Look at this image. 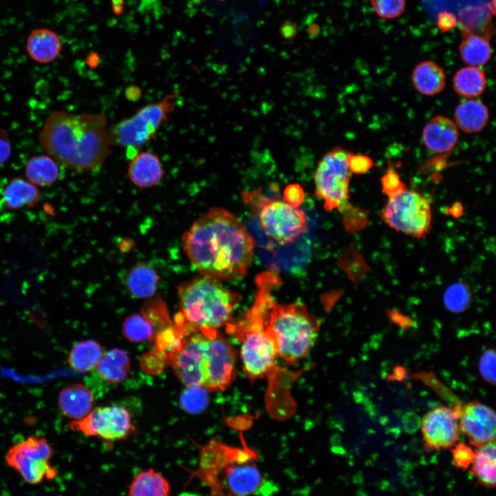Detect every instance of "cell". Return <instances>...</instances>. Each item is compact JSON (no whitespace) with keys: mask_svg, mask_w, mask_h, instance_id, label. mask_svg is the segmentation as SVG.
I'll return each instance as SVG.
<instances>
[{"mask_svg":"<svg viewBox=\"0 0 496 496\" xmlns=\"http://www.w3.org/2000/svg\"><path fill=\"white\" fill-rule=\"evenodd\" d=\"M182 241L200 273L220 281L244 276L253 259L251 236L235 215L221 207H212L196 219Z\"/></svg>","mask_w":496,"mask_h":496,"instance_id":"1","label":"cell"},{"mask_svg":"<svg viewBox=\"0 0 496 496\" xmlns=\"http://www.w3.org/2000/svg\"><path fill=\"white\" fill-rule=\"evenodd\" d=\"M107 116L58 110L46 118L38 139L46 153L76 173L99 171L112 146Z\"/></svg>","mask_w":496,"mask_h":496,"instance_id":"2","label":"cell"},{"mask_svg":"<svg viewBox=\"0 0 496 496\" xmlns=\"http://www.w3.org/2000/svg\"><path fill=\"white\" fill-rule=\"evenodd\" d=\"M178 297L180 311L176 326L183 335L217 331L227 325L240 300L220 280L202 274L179 286Z\"/></svg>","mask_w":496,"mask_h":496,"instance_id":"3","label":"cell"},{"mask_svg":"<svg viewBox=\"0 0 496 496\" xmlns=\"http://www.w3.org/2000/svg\"><path fill=\"white\" fill-rule=\"evenodd\" d=\"M194 473L215 495H248L271 490L254 463L243 456L237 459V451L216 440L203 448L198 469Z\"/></svg>","mask_w":496,"mask_h":496,"instance_id":"4","label":"cell"},{"mask_svg":"<svg viewBox=\"0 0 496 496\" xmlns=\"http://www.w3.org/2000/svg\"><path fill=\"white\" fill-rule=\"evenodd\" d=\"M270 291L266 298V322L276 342L278 357L294 364L310 352L320 323L304 304H279Z\"/></svg>","mask_w":496,"mask_h":496,"instance_id":"5","label":"cell"},{"mask_svg":"<svg viewBox=\"0 0 496 496\" xmlns=\"http://www.w3.org/2000/svg\"><path fill=\"white\" fill-rule=\"evenodd\" d=\"M266 295L258 289L252 307L242 319L231 320L227 330L240 343L243 371L251 380L268 374L278 358L274 338L266 322Z\"/></svg>","mask_w":496,"mask_h":496,"instance_id":"6","label":"cell"},{"mask_svg":"<svg viewBox=\"0 0 496 496\" xmlns=\"http://www.w3.org/2000/svg\"><path fill=\"white\" fill-rule=\"evenodd\" d=\"M178 95V92L169 93L110 126L111 145L136 151L156 138L161 127L174 111Z\"/></svg>","mask_w":496,"mask_h":496,"instance_id":"7","label":"cell"},{"mask_svg":"<svg viewBox=\"0 0 496 496\" xmlns=\"http://www.w3.org/2000/svg\"><path fill=\"white\" fill-rule=\"evenodd\" d=\"M242 198L257 214L265 234L280 244L295 241L307 228L303 211L283 198L267 197L260 188L243 192Z\"/></svg>","mask_w":496,"mask_h":496,"instance_id":"8","label":"cell"},{"mask_svg":"<svg viewBox=\"0 0 496 496\" xmlns=\"http://www.w3.org/2000/svg\"><path fill=\"white\" fill-rule=\"evenodd\" d=\"M194 359L203 386L209 391L225 389L235 376L236 351L217 331H206L197 335Z\"/></svg>","mask_w":496,"mask_h":496,"instance_id":"9","label":"cell"},{"mask_svg":"<svg viewBox=\"0 0 496 496\" xmlns=\"http://www.w3.org/2000/svg\"><path fill=\"white\" fill-rule=\"evenodd\" d=\"M349 153L340 147L331 149L320 161L314 173L316 193L323 200L324 209H338L347 218L353 211L349 201L352 174L347 163Z\"/></svg>","mask_w":496,"mask_h":496,"instance_id":"10","label":"cell"},{"mask_svg":"<svg viewBox=\"0 0 496 496\" xmlns=\"http://www.w3.org/2000/svg\"><path fill=\"white\" fill-rule=\"evenodd\" d=\"M382 220L396 231L422 238L432 226L430 199L414 191H404L388 198L380 213Z\"/></svg>","mask_w":496,"mask_h":496,"instance_id":"11","label":"cell"},{"mask_svg":"<svg viewBox=\"0 0 496 496\" xmlns=\"http://www.w3.org/2000/svg\"><path fill=\"white\" fill-rule=\"evenodd\" d=\"M54 453L48 440L32 435L11 446L5 457L7 464L30 484H38L44 479H52L57 473L50 465Z\"/></svg>","mask_w":496,"mask_h":496,"instance_id":"12","label":"cell"},{"mask_svg":"<svg viewBox=\"0 0 496 496\" xmlns=\"http://www.w3.org/2000/svg\"><path fill=\"white\" fill-rule=\"evenodd\" d=\"M71 430L87 436L99 437L108 441L127 437L133 430L128 411L120 406H107L92 409L86 416L69 423Z\"/></svg>","mask_w":496,"mask_h":496,"instance_id":"13","label":"cell"},{"mask_svg":"<svg viewBox=\"0 0 496 496\" xmlns=\"http://www.w3.org/2000/svg\"><path fill=\"white\" fill-rule=\"evenodd\" d=\"M461 402L453 408L440 406L427 412L421 420L424 447L437 451L453 446L459 437Z\"/></svg>","mask_w":496,"mask_h":496,"instance_id":"14","label":"cell"},{"mask_svg":"<svg viewBox=\"0 0 496 496\" xmlns=\"http://www.w3.org/2000/svg\"><path fill=\"white\" fill-rule=\"evenodd\" d=\"M459 424L473 446L477 448L495 440V411L479 401H471L462 406Z\"/></svg>","mask_w":496,"mask_h":496,"instance_id":"15","label":"cell"},{"mask_svg":"<svg viewBox=\"0 0 496 496\" xmlns=\"http://www.w3.org/2000/svg\"><path fill=\"white\" fill-rule=\"evenodd\" d=\"M165 174L159 156L149 151L137 152L129 161L127 177L138 189H147L158 185Z\"/></svg>","mask_w":496,"mask_h":496,"instance_id":"16","label":"cell"},{"mask_svg":"<svg viewBox=\"0 0 496 496\" xmlns=\"http://www.w3.org/2000/svg\"><path fill=\"white\" fill-rule=\"evenodd\" d=\"M422 138L429 151L436 154L445 153L457 143L459 131L454 121L446 116L438 115L425 125Z\"/></svg>","mask_w":496,"mask_h":496,"instance_id":"17","label":"cell"},{"mask_svg":"<svg viewBox=\"0 0 496 496\" xmlns=\"http://www.w3.org/2000/svg\"><path fill=\"white\" fill-rule=\"evenodd\" d=\"M58 405L62 414L73 420L86 416L94 405V395L85 385L75 383L64 387L58 396Z\"/></svg>","mask_w":496,"mask_h":496,"instance_id":"18","label":"cell"},{"mask_svg":"<svg viewBox=\"0 0 496 496\" xmlns=\"http://www.w3.org/2000/svg\"><path fill=\"white\" fill-rule=\"evenodd\" d=\"M62 49V43L58 34L48 28H37L28 36L26 50L35 61L48 63L55 60Z\"/></svg>","mask_w":496,"mask_h":496,"instance_id":"19","label":"cell"},{"mask_svg":"<svg viewBox=\"0 0 496 496\" xmlns=\"http://www.w3.org/2000/svg\"><path fill=\"white\" fill-rule=\"evenodd\" d=\"M411 80L416 91L424 96L436 95L446 86L444 69L432 60L417 64L413 70Z\"/></svg>","mask_w":496,"mask_h":496,"instance_id":"20","label":"cell"},{"mask_svg":"<svg viewBox=\"0 0 496 496\" xmlns=\"http://www.w3.org/2000/svg\"><path fill=\"white\" fill-rule=\"evenodd\" d=\"M489 112L482 101L467 99L456 107L454 122L457 128L466 134L478 133L486 126Z\"/></svg>","mask_w":496,"mask_h":496,"instance_id":"21","label":"cell"},{"mask_svg":"<svg viewBox=\"0 0 496 496\" xmlns=\"http://www.w3.org/2000/svg\"><path fill=\"white\" fill-rule=\"evenodd\" d=\"M39 198L38 186L27 179L16 177L12 178L3 189L1 203L7 209L17 210L34 207Z\"/></svg>","mask_w":496,"mask_h":496,"instance_id":"22","label":"cell"},{"mask_svg":"<svg viewBox=\"0 0 496 496\" xmlns=\"http://www.w3.org/2000/svg\"><path fill=\"white\" fill-rule=\"evenodd\" d=\"M99 377L110 384L124 381L130 371V360L127 353L118 348L104 353L96 368Z\"/></svg>","mask_w":496,"mask_h":496,"instance_id":"23","label":"cell"},{"mask_svg":"<svg viewBox=\"0 0 496 496\" xmlns=\"http://www.w3.org/2000/svg\"><path fill=\"white\" fill-rule=\"evenodd\" d=\"M25 176L37 186H48L59 179L60 164L48 154L34 155L25 165Z\"/></svg>","mask_w":496,"mask_h":496,"instance_id":"24","label":"cell"},{"mask_svg":"<svg viewBox=\"0 0 496 496\" xmlns=\"http://www.w3.org/2000/svg\"><path fill=\"white\" fill-rule=\"evenodd\" d=\"M487 86L484 71L477 66L468 65L458 70L453 78V87L455 93L464 99H475L481 96Z\"/></svg>","mask_w":496,"mask_h":496,"instance_id":"25","label":"cell"},{"mask_svg":"<svg viewBox=\"0 0 496 496\" xmlns=\"http://www.w3.org/2000/svg\"><path fill=\"white\" fill-rule=\"evenodd\" d=\"M475 451L471 473L479 484L488 488H494L496 476L495 440L477 447Z\"/></svg>","mask_w":496,"mask_h":496,"instance_id":"26","label":"cell"},{"mask_svg":"<svg viewBox=\"0 0 496 496\" xmlns=\"http://www.w3.org/2000/svg\"><path fill=\"white\" fill-rule=\"evenodd\" d=\"M105 351L102 346L93 340L76 343L71 349L68 362L70 367L79 373H87L96 369Z\"/></svg>","mask_w":496,"mask_h":496,"instance_id":"27","label":"cell"},{"mask_svg":"<svg viewBox=\"0 0 496 496\" xmlns=\"http://www.w3.org/2000/svg\"><path fill=\"white\" fill-rule=\"evenodd\" d=\"M158 280V275L152 267L145 263H138L128 272L126 285L133 296L146 298L154 296Z\"/></svg>","mask_w":496,"mask_h":496,"instance_id":"28","label":"cell"},{"mask_svg":"<svg viewBox=\"0 0 496 496\" xmlns=\"http://www.w3.org/2000/svg\"><path fill=\"white\" fill-rule=\"evenodd\" d=\"M459 52L464 63L479 67L489 61L493 50L486 37L474 33H466L460 42Z\"/></svg>","mask_w":496,"mask_h":496,"instance_id":"29","label":"cell"},{"mask_svg":"<svg viewBox=\"0 0 496 496\" xmlns=\"http://www.w3.org/2000/svg\"><path fill=\"white\" fill-rule=\"evenodd\" d=\"M170 492L169 482L152 468L138 473L129 487L131 496H167Z\"/></svg>","mask_w":496,"mask_h":496,"instance_id":"30","label":"cell"},{"mask_svg":"<svg viewBox=\"0 0 496 496\" xmlns=\"http://www.w3.org/2000/svg\"><path fill=\"white\" fill-rule=\"evenodd\" d=\"M155 324L144 311L128 316L122 326L123 335L133 342L151 340L155 335Z\"/></svg>","mask_w":496,"mask_h":496,"instance_id":"31","label":"cell"},{"mask_svg":"<svg viewBox=\"0 0 496 496\" xmlns=\"http://www.w3.org/2000/svg\"><path fill=\"white\" fill-rule=\"evenodd\" d=\"M180 396V405L183 411L190 414L204 411L209 402V391L200 385H189Z\"/></svg>","mask_w":496,"mask_h":496,"instance_id":"32","label":"cell"},{"mask_svg":"<svg viewBox=\"0 0 496 496\" xmlns=\"http://www.w3.org/2000/svg\"><path fill=\"white\" fill-rule=\"evenodd\" d=\"M184 340L183 335L176 329L167 327L156 335V348L164 353L169 362L180 348Z\"/></svg>","mask_w":496,"mask_h":496,"instance_id":"33","label":"cell"},{"mask_svg":"<svg viewBox=\"0 0 496 496\" xmlns=\"http://www.w3.org/2000/svg\"><path fill=\"white\" fill-rule=\"evenodd\" d=\"M375 13L384 19L399 17L404 11L406 0H370Z\"/></svg>","mask_w":496,"mask_h":496,"instance_id":"34","label":"cell"},{"mask_svg":"<svg viewBox=\"0 0 496 496\" xmlns=\"http://www.w3.org/2000/svg\"><path fill=\"white\" fill-rule=\"evenodd\" d=\"M415 377L434 390L443 400L452 402L455 404L460 402L453 391L440 382L432 372H418L415 374Z\"/></svg>","mask_w":496,"mask_h":496,"instance_id":"35","label":"cell"},{"mask_svg":"<svg viewBox=\"0 0 496 496\" xmlns=\"http://www.w3.org/2000/svg\"><path fill=\"white\" fill-rule=\"evenodd\" d=\"M167 362H169L167 355L155 348L143 356L141 365L143 370L147 373L158 374L164 369Z\"/></svg>","mask_w":496,"mask_h":496,"instance_id":"36","label":"cell"},{"mask_svg":"<svg viewBox=\"0 0 496 496\" xmlns=\"http://www.w3.org/2000/svg\"><path fill=\"white\" fill-rule=\"evenodd\" d=\"M445 302L448 308L459 311L468 302V291L462 285H456L451 287L446 292Z\"/></svg>","mask_w":496,"mask_h":496,"instance_id":"37","label":"cell"},{"mask_svg":"<svg viewBox=\"0 0 496 496\" xmlns=\"http://www.w3.org/2000/svg\"><path fill=\"white\" fill-rule=\"evenodd\" d=\"M454 446L451 450L453 464L457 468L465 471L471 466L475 451L464 442L455 444Z\"/></svg>","mask_w":496,"mask_h":496,"instance_id":"38","label":"cell"},{"mask_svg":"<svg viewBox=\"0 0 496 496\" xmlns=\"http://www.w3.org/2000/svg\"><path fill=\"white\" fill-rule=\"evenodd\" d=\"M495 352L493 349H488L482 355L479 362V373L483 379L488 383L495 384Z\"/></svg>","mask_w":496,"mask_h":496,"instance_id":"39","label":"cell"},{"mask_svg":"<svg viewBox=\"0 0 496 496\" xmlns=\"http://www.w3.org/2000/svg\"><path fill=\"white\" fill-rule=\"evenodd\" d=\"M382 192L386 196H395L405 189L406 187L400 180L399 175L393 170L388 171L380 179Z\"/></svg>","mask_w":496,"mask_h":496,"instance_id":"40","label":"cell"},{"mask_svg":"<svg viewBox=\"0 0 496 496\" xmlns=\"http://www.w3.org/2000/svg\"><path fill=\"white\" fill-rule=\"evenodd\" d=\"M348 167L351 173L360 174L369 172L373 166V161L368 156L349 153L347 156Z\"/></svg>","mask_w":496,"mask_h":496,"instance_id":"41","label":"cell"},{"mask_svg":"<svg viewBox=\"0 0 496 496\" xmlns=\"http://www.w3.org/2000/svg\"><path fill=\"white\" fill-rule=\"evenodd\" d=\"M304 198V189L299 184H289L283 191V199L295 207H299L302 203Z\"/></svg>","mask_w":496,"mask_h":496,"instance_id":"42","label":"cell"},{"mask_svg":"<svg viewBox=\"0 0 496 496\" xmlns=\"http://www.w3.org/2000/svg\"><path fill=\"white\" fill-rule=\"evenodd\" d=\"M12 145L8 132L0 128V166L3 165L10 158Z\"/></svg>","mask_w":496,"mask_h":496,"instance_id":"43","label":"cell"},{"mask_svg":"<svg viewBox=\"0 0 496 496\" xmlns=\"http://www.w3.org/2000/svg\"><path fill=\"white\" fill-rule=\"evenodd\" d=\"M437 25L442 32H447L457 25V18L450 12H442L437 16Z\"/></svg>","mask_w":496,"mask_h":496,"instance_id":"44","label":"cell"},{"mask_svg":"<svg viewBox=\"0 0 496 496\" xmlns=\"http://www.w3.org/2000/svg\"><path fill=\"white\" fill-rule=\"evenodd\" d=\"M279 32L283 39H291L297 34L298 29L293 23L291 21H285L280 25Z\"/></svg>","mask_w":496,"mask_h":496,"instance_id":"45","label":"cell"},{"mask_svg":"<svg viewBox=\"0 0 496 496\" xmlns=\"http://www.w3.org/2000/svg\"><path fill=\"white\" fill-rule=\"evenodd\" d=\"M113 11L115 14H119L123 9V0H112Z\"/></svg>","mask_w":496,"mask_h":496,"instance_id":"46","label":"cell"},{"mask_svg":"<svg viewBox=\"0 0 496 496\" xmlns=\"http://www.w3.org/2000/svg\"><path fill=\"white\" fill-rule=\"evenodd\" d=\"M319 31V27L316 24H313L309 27V33L311 35L315 36L318 34Z\"/></svg>","mask_w":496,"mask_h":496,"instance_id":"47","label":"cell"},{"mask_svg":"<svg viewBox=\"0 0 496 496\" xmlns=\"http://www.w3.org/2000/svg\"><path fill=\"white\" fill-rule=\"evenodd\" d=\"M395 376H397V379L398 378H403V376L404 375V369L402 367H397V369L395 370Z\"/></svg>","mask_w":496,"mask_h":496,"instance_id":"48","label":"cell"}]
</instances>
